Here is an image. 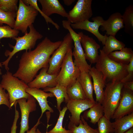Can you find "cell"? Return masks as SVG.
<instances>
[{"instance_id": "cell-1", "label": "cell", "mask_w": 133, "mask_h": 133, "mask_svg": "<svg viewBox=\"0 0 133 133\" xmlns=\"http://www.w3.org/2000/svg\"><path fill=\"white\" fill-rule=\"evenodd\" d=\"M62 41L53 42L46 37L34 49L25 51L21 57L18 69L13 76L27 84L31 82L40 69L49 67L50 56L59 46Z\"/></svg>"}, {"instance_id": "cell-2", "label": "cell", "mask_w": 133, "mask_h": 133, "mask_svg": "<svg viewBox=\"0 0 133 133\" xmlns=\"http://www.w3.org/2000/svg\"><path fill=\"white\" fill-rule=\"evenodd\" d=\"M95 67L102 74L106 83L121 81L127 75V65L119 64L109 58L101 50Z\"/></svg>"}, {"instance_id": "cell-3", "label": "cell", "mask_w": 133, "mask_h": 133, "mask_svg": "<svg viewBox=\"0 0 133 133\" xmlns=\"http://www.w3.org/2000/svg\"><path fill=\"white\" fill-rule=\"evenodd\" d=\"M29 27L30 29L29 33L21 37H15L12 39L16 41L15 46L9 44L10 47L13 50L11 51L6 50L5 55L6 56H8V57L5 61L2 62V65L4 66L7 71L9 70L8 64L9 61L16 53L24 50H25V51L31 50L35 47L37 40L43 37V35L36 30L33 24Z\"/></svg>"}, {"instance_id": "cell-4", "label": "cell", "mask_w": 133, "mask_h": 133, "mask_svg": "<svg viewBox=\"0 0 133 133\" xmlns=\"http://www.w3.org/2000/svg\"><path fill=\"white\" fill-rule=\"evenodd\" d=\"M0 83L3 89L6 90L9 96L11 107L17 103V100L22 98L28 99L31 95L27 93L26 89L29 87L23 81L13 76L12 73L7 71L3 75Z\"/></svg>"}, {"instance_id": "cell-5", "label": "cell", "mask_w": 133, "mask_h": 133, "mask_svg": "<svg viewBox=\"0 0 133 133\" xmlns=\"http://www.w3.org/2000/svg\"><path fill=\"white\" fill-rule=\"evenodd\" d=\"M123 83L115 81L106 83L102 105L104 116L108 119L112 118L121 98Z\"/></svg>"}, {"instance_id": "cell-6", "label": "cell", "mask_w": 133, "mask_h": 133, "mask_svg": "<svg viewBox=\"0 0 133 133\" xmlns=\"http://www.w3.org/2000/svg\"><path fill=\"white\" fill-rule=\"evenodd\" d=\"M72 52V48L68 51L56 78L58 84L66 87L74 83L81 72L74 62Z\"/></svg>"}, {"instance_id": "cell-7", "label": "cell", "mask_w": 133, "mask_h": 133, "mask_svg": "<svg viewBox=\"0 0 133 133\" xmlns=\"http://www.w3.org/2000/svg\"><path fill=\"white\" fill-rule=\"evenodd\" d=\"M71 23L67 20L62 21L63 27L68 30L74 43V46L72 52L73 56L74 59V62L79 69L81 72L85 71L88 72L91 68V65H89L86 61L81 43L80 36L71 28Z\"/></svg>"}, {"instance_id": "cell-8", "label": "cell", "mask_w": 133, "mask_h": 133, "mask_svg": "<svg viewBox=\"0 0 133 133\" xmlns=\"http://www.w3.org/2000/svg\"><path fill=\"white\" fill-rule=\"evenodd\" d=\"M38 14L33 7L26 5L22 0H19L14 29L24 34L28 33V27L34 23Z\"/></svg>"}, {"instance_id": "cell-9", "label": "cell", "mask_w": 133, "mask_h": 133, "mask_svg": "<svg viewBox=\"0 0 133 133\" xmlns=\"http://www.w3.org/2000/svg\"><path fill=\"white\" fill-rule=\"evenodd\" d=\"M73 43L70 34L68 33L64 37L60 45L50 58L48 73L52 74L59 73L67 53L72 48Z\"/></svg>"}, {"instance_id": "cell-10", "label": "cell", "mask_w": 133, "mask_h": 133, "mask_svg": "<svg viewBox=\"0 0 133 133\" xmlns=\"http://www.w3.org/2000/svg\"><path fill=\"white\" fill-rule=\"evenodd\" d=\"M92 0H78L68 13L67 20L75 23L89 20L93 15Z\"/></svg>"}, {"instance_id": "cell-11", "label": "cell", "mask_w": 133, "mask_h": 133, "mask_svg": "<svg viewBox=\"0 0 133 133\" xmlns=\"http://www.w3.org/2000/svg\"><path fill=\"white\" fill-rule=\"evenodd\" d=\"M96 103V101H92L87 98L82 100H69L66 106L71 113V116H69V123L78 126L81 120V113L91 107Z\"/></svg>"}, {"instance_id": "cell-12", "label": "cell", "mask_w": 133, "mask_h": 133, "mask_svg": "<svg viewBox=\"0 0 133 133\" xmlns=\"http://www.w3.org/2000/svg\"><path fill=\"white\" fill-rule=\"evenodd\" d=\"M93 22L86 20L75 23H71L70 26L73 29H79L86 30L94 35L98 40L104 45L106 38V34L103 35L99 31V27L101 26L104 20L102 17L97 16L92 18Z\"/></svg>"}, {"instance_id": "cell-13", "label": "cell", "mask_w": 133, "mask_h": 133, "mask_svg": "<svg viewBox=\"0 0 133 133\" xmlns=\"http://www.w3.org/2000/svg\"><path fill=\"white\" fill-rule=\"evenodd\" d=\"M36 100L31 95L27 99L22 98L17 100L20 109L21 119L19 133H25L29 128V122L30 113L36 109Z\"/></svg>"}, {"instance_id": "cell-14", "label": "cell", "mask_w": 133, "mask_h": 133, "mask_svg": "<svg viewBox=\"0 0 133 133\" xmlns=\"http://www.w3.org/2000/svg\"><path fill=\"white\" fill-rule=\"evenodd\" d=\"M133 112V91L123 87L121 97L112 118L116 119Z\"/></svg>"}, {"instance_id": "cell-15", "label": "cell", "mask_w": 133, "mask_h": 133, "mask_svg": "<svg viewBox=\"0 0 133 133\" xmlns=\"http://www.w3.org/2000/svg\"><path fill=\"white\" fill-rule=\"evenodd\" d=\"M81 43L83 49L86 59L91 64L96 63L99 57L98 50L100 46L93 38L83 33L79 32Z\"/></svg>"}, {"instance_id": "cell-16", "label": "cell", "mask_w": 133, "mask_h": 133, "mask_svg": "<svg viewBox=\"0 0 133 133\" xmlns=\"http://www.w3.org/2000/svg\"><path fill=\"white\" fill-rule=\"evenodd\" d=\"M49 67L43 68L35 79L27 84L30 88H44L47 87H52L58 84L56 78L58 73H48Z\"/></svg>"}, {"instance_id": "cell-17", "label": "cell", "mask_w": 133, "mask_h": 133, "mask_svg": "<svg viewBox=\"0 0 133 133\" xmlns=\"http://www.w3.org/2000/svg\"><path fill=\"white\" fill-rule=\"evenodd\" d=\"M101 26L102 31H105L107 35L115 36L120 30L124 28L122 15L118 12L114 13L107 20H104Z\"/></svg>"}, {"instance_id": "cell-18", "label": "cell", "mask_w": 133, "mask_h": 133, "mask_svg": "<svg viewBox=\"0 0 133 133\" xmlns=\"http://www.w3.org/2000/svg\"><path fill=\"white\" fill-rule=\"evenodd\" d=\"M89 73L93 79L94 90L96 97V102L102 104L104 97V88L106 84L103 75L94 66L91 67Z\"/></svg>"}, {"instance_id": "cell-19", "label": "cell", "mask_w": 133, "mask_h": 133, "mask_svg": "<svg viewBox=\"0 0 133 133\" xmlns=\"http://www.w3.org/2000/svg\"><path fill=\"white\" fill-rule=\"evenodd\" d=\"M25 91L38 101L41 110V115L39 118L40 119L46 110H48L50 113L54 112L53 109L49 105L47 100L48 97L54 96L52 93H46L39 89L29 87L26 88Z\"/></svg>"}, {"instance_id": "cell-20", "label": "cell", "mask_w": 133, "mask_h": 133, "mask_svg": "<svg viewBox=\"0 0 133 133\" xmlns=\"http://www.w3.org/2000/svg\"><path fill=\"white\" fill-rule=\"evenodd\" d=\"M41 4V11L48 17L53 14L67 17L68 13L58 0H38Z\"/></svg>"}, {"instance_id": "cell-21", "label": "cell", "mask_w": 133, "mask_h": 133, "mask_svg": "<svg viewBox=\"0 0 133 133\" xmlns=\"http://www.w3.org/2000/svg\"><path fill=\"white\" fill-rule=\"evenodd\" d=\"M108 56L117 63L127 65L133 58V51L131 48L125 47L119 51L111 52Z\"/></svg>"}, {"instance_id": "cell-22", "label": "cell", "mask_w": 133, "mask_h": 133, "mask_svg": "<svg viewBox=\"0 0 133 133\" xmlns=\"http://www.w3.org/2000/svg\"><path fill=\"white\" fill-rule=\"evenodd\" d=\"M112 123L114 133H124L133 127V112L115 119Z\"/></svg>"}, {"instance_id": "cell-23", "label": "cell", "mask_w": 133, "mask_h": 133, "mask_svg": "<svg viewBox=\"0 0 133 133\" xmlns=\"http://www.w3.org/2000/svg\"><path fill=\"white\" fill-rule=\"evenodd\" d=\"M92 77L89 72H81L77 80L80 83L86 98L95 101L93 97L94 88Z\"/></svg>"}, {"instance_id": "cell-24", "label": "cell", "mask_w": 133, "mask_h": 133, "mask_svg": "<svg viewBox=\"0 0 133 133\" xmlns=\"http://www.w3.org/2000/svg\"><path fill=\"white\" fill-rule=\"evenodd\" d=\"M43 91L51 93L55 97L57 108L59 111L61 110V103L64 101L67 103L69 100L67 93L66 87L59 84L53 87H46L43 89Z\"/></svg>"}, {"instance_id": "cell-25", "label": "cell", "mask_w": 133, "mask_h": 133, "mask_svg": "<svg viewBox=\"0 0 133 133\" xmlns=\"http://www.w3.org/2000/svg\"><path fill=\"white\" fill-rule=\"evenodd\" d=\"M89 110L86 111L83 116L84 118H90V122L95 124L104 116V110L101 104L96 102Z\"/></svg>"}, {"instance_id": "cell-26", "label": "cell", "mask_w": 133, "mask_h": 133, "mask_svg": "<svg viewBox=\"0 0 133 133\" xmlns=\"http://www.w3.org/2000/svg\"><path fill=\"white\" fill-rule=\"evenodd\" d=\"M104 45L101 50L107 55L114 51L121 50L125 46L124 43L111 35L107 36Z\"/></svg>"}, {"instance_id": "cell-27", "label": "cell", "mask_w": 133, "mask_h": 133, "mask_svg": "<svg viewBox=\"0 0 133 133\" xmlns=\"http://www.w3.org/2000/svg\"><path fill=\"white\" fill-rule=\"evenodd\" d=\"M66 89L69 100H82L87 98L80 83L77 80L73 84L66 87Z\"/></svg>"}, {"instance_id": "cell-28", "label": "cell", "mask_w": 133, "mask_h": 133, "mask_svg": "<svg viewBox=\"0 0 133 133\" xmlns=\"http://www.w3.org/2000/svg\"><path fill=\"white\" fill-rule=\"evenodd\" d=\"M125 32L133 36V5L130 4L125 8L122 15Z\"/></svg>"}, {"instance_id": "cell-29", "label": "cell", "mask_w": 133, "mask_h": 133, "mask_svg": "<svg viewBox=\"0 0 133 133\" xmlns=\"http://www.w3.org/2000/svg\"><path fill=\"white\" fill-rule=\"evenodd\" d=\"M68 127L72 133H99L97 129L90 127L82 116H81V120L78 126L69 123Z\"/></svg>"}, {"instance_id": "cell-30", "label": "cell", "mask_w": 133, "mask_h": 133, "mask_svg": "<svg viewBox=\"0 0 133 133\" xmlns=\"http://www.w3.org/2000/svg\"><path fill=\"white\" fill-rule=\"evenodd\" d=\"M67 109L66 107H64L62 110L59 111V115L57 122L54 127L48 133H72L71 131L66 130L63 127V119Z\"/></svg>"}, {"instance_id": "cell-31", "label": "cell", "mask_w": 133, "mask_h": 133, "mask_svg": "<svg viewBox=\"0 0 133 133\" xmlns=\"http://www.w3.org/2000/svg\"><path fill=\"white\" fill-rule=\"evenodd\" d=\"M16 14V12H5L0 9V26L5 24L14 29Z\"/></svg>"}, {"instance_id": "cell-32", "label": "cell", "mask_w": 133, "mask_h": 133, "mask_svg": "<svg viewBox=\"0 0 133 133\" xmlns=\"http://www.w3.org/2000/svg\"><path fill=\"white\" fill-rule=\"evenodd\" d=\"M97 123L99 133H114L112 123L104 116Z\"/></svg>"}, {"instance_id": "cell-33", "label": "cell", "mask_w": 133, "mask_h": 133, "mask_svg": "<svg viewBox=\"0 0 133 133\" xmlns=\"http://www.w3.org/2000/svg\"><path fill=\"white\" fill-rule=\"evenodd\" d=\"M22 1L26 5L33 7L39 12L45 19L48 25V23H51L57 30H59V29L60 27L59 25L54 22L49 17L45 15L40 9L38 6L37 0H22Z\"/></svg>"}, {"instance_id": "cell-34", "label": "cell", "mask_w": 133, "mask_h": 133, "mask_svg": "<svg viewBox=\"0 0 133 133\" xmlns=\"http://www.w3.org/2000/svg\"><path fill=\"white\" fill-rule=\"evenodd\" d=\"M18 0H0V9L7 12H17Z\"/></svg>"}, {"instance_id": "cell-35", "label": "cell", "mask_w": 133, "mask_h": 133, "mask_svg": "<svg viewBox=\"0 0 133 133\" xmlns=\"http://www.w3.org/2000/svg\"><path fill=\"white\" fill-rule=\"evenodd\" d=\"M19 31L13 29L8 25L0 26V43L1 39L3 38L13 39L17 37Z\"/></svg>"}, {"instance_id": "cell-36", "label": "cell", "mask_w": 133, "mask_h": 133, "mask_svg": "<svg viewBox=\"0 0 133 133\" xmlns=\"http://www.w3.org/2000/svg\"><path fill=\"white\" fill-rule=\"evenodd\" d=\"M0 84V105L4 104L9 109H11L9 101V97L8 93H6Z\"/></svg>"}, {"instance_id": "cell-37", "label": "cell", "mask_w": 133, "mask_h": 133, "mask_svg": "<svg viewBox=\"0 0 133 133\" xmlns=\"http://www.w3.org/2000/svg\"><path fill=\"white\" fill-rule=\"evenodd\" d=\"M127 75L121 81L123 83L133 81V58L127 65Z\"/></svg>"}, {"instance_id": "cell-38", "label": "cell", "mask_w": 133, "mask_h": 133, "mask_svg": "<svg viewBox=\"0 0 133 133\" xmlns=\"http://www.w3.org/2000/svg\"><path fill=\"white\" fill-rule=\"evenodd\" d=\"M16 106H15V114L13 123L11 128V133H16L17 128V121L19 117V113L16 109Z\"/></svg>"}, {"instance_id": "cell-39", "label": "cell", "mask_w": 133, "mask_h": 133, "mask_svg": "<svg viewBox=\"0 0 133 133\" xmlns=\"http://www.w3.org/2000/svg\"><path fill=\"white\" fill-rule=\"evenodd\" d=\"M123 87L133 91V81L123 83Z\"/></svg>"}, {"instance_id": "cell-40", "label": "cell", "mask_w": 133, "mask_h": 133, "mask_svg": "<svg viewBox=\"0 0 133 133\" xmlns=\"http://www.w3.org/2000/svg\"><path fill=\"white\" fill-rule=\"evenodd\" d=\"M40 119L39 118L36 124L30 130L27 131V133H36V131L38 126L41 123L40 121Z\"/></svg>"}, {"instance_id": "cell-41", "label": "cell", "mask_w": 133, "mask_h": 133, "mask_svg": "<svg viewBox=\"0 0 133 133\" xmlns=\"http://www.w3.org/2000/svg\"><path fill=\"white\" fill-rule=\"evenodd\" d=\"M63 1L64 4L67 6L71 5L75 1V0H64Z\"/></svg>"}, {"instance_id": "cell-42", "label": "cell", "mask_w": 133, "mask_h": 133, "mask_svg": "<svg viewBox=\"0 0 133 133\" xmlns=\"http://www.w3.org/2000/svg\"><path fill=\"white\" fill-rule=\"evenodd\" d=\"M124 133H133V127L130 128Z\"/></svg>"}, {"instance_id": "cell-43", "label": "cell", "mask_w": 133, "mask_h": 133, "mask_svg": "<svg viewBox=\"0 0 133 133\" xmlns=\"http://www.w3.org/2000/svg\"><path fill=\"white\" fill-rule=\"evenodd\" d=\"M49 127V126H48V125L47 127V131L46 133H48V132L47 129ZM36 133H42L38 129H37L36 130Z\"/></svg>"}, {"instance_id": "cell-44", "label": "cell", "mask_w": 133, "mask_h": 133, "mask_svg": "<svg viewBox=\"0 0 133 133\" xmlns=\"http://www.w3.org/2000/svg\"><path fill=\"white\" fill-rule=\"evenodd\" d=\"M2 63H0V67H2ZM2 74V72H1V69H0V75H1Z\"/></svg>"}]
</instances>
